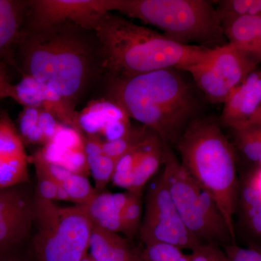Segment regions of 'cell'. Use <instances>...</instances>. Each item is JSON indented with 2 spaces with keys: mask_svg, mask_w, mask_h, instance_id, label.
<instances>
[{
  "mask_svg": "<svg viewBox=\"0 0 261 261\" xmlns=\"http://www.w3.org/2000/svg\"><path fill=\"white\" fill-rule=\"evenodd\" d=\"M18 42L23 74L56 92L72 108L105 75L94 31L59 23L25 30Z\"/></svg>",
  "mask_w": 261,
  "mask_h": 261,
  "instance_id": "cell-1",
  "label": "cell"
},
{
  "mask_svg": "<svg viewBox=\"0 0 261 261\" xmlns=\"http://www.w3.org/2000/svg\"><path fill=\"white\" fill-rule=\"evenodd\" d=\"M105 76L125 80L163 69L184 72L207 63L214 48L185 45L111 12L94 30Z\"/></svg>",
  "mask_w": 261,
  "mask_h": 261,
  "instance_id": "cell-2",
  "label": "cell"
},
{
  "mask_svg": "<svg viewBox=\"0 0 261 261\" xmlns=\"http://www.w3.org/2000/svg\"><path fill=\"white\" fill-rule=\"evenodd\" d=\"M181 70H156L125 80H108V99L163 142L177 144L198 107Z\"/></svg>",
  "mask_w": 261,
  "mask_h": 261,
  "instance_id": "cell-3",
  "label": "cell"
},
{
  "mask_svg": "<svg viewBox=\"0 0 261 261\" xmlns=\"http://www.w3.org/2000/svg\"><path fill=\"white\" fill-rule=\"evenodd\" d=\"M177 145L182 166L214 199L236 245L234 216L240 181L232 146L219 125L211 119L192 121Z\"/></svg>",
  "mask_w": 261,
  "mask_h": 261,
  "instance_id": "cell-4",
  "label": "cell"
},
{
  "mask_svg": "<svg viewBox=\"0 0 261 261\" xmlns=\"http://www.w3.org/2000/svg\"><path fill=\"white\" fill-rule=\"evenodd\" d=\"M116 11L153 25L180 44L211 49L224 45L222 23L214 2L118 0Z\"/></svg>",
  "mask_w": 261,
  "mask_h": 261,
  "instance_id": "cell-5",
  "label": "cell"
},
{
  "mask_svg": "<svg viewBox=\"0 0 261 261\" xmlns=\"http://www.w3.org/2000/svg\"><path fill=\"white\" fill-rule=\"evenodd\" d=\"M92 228L82 206L63 207L35 192L27 250L32 261H81L89 253Z\"/></svg>",
  "mask_w": 261,
  "mask_h": 261,
  "instance_id": "cell-6",
  "label": "cell"
},
{
  "mask_svg": "<svg viewBox=\"0 0 261 261\" xmlns=\"http://www.w3.org/2000/svg\"><path fill=\"white\" fill-rule=\"evenodd\" d=\"M162 175L173 203L190 233L202 244H233L224 217L214 199L187 173L163 142Z\"/></svg>",
  "mask_w": 261,
  "mask_h": 261,
  "instance_id": "cell-7",
  "label": "cell"
},
{
  "mask_svg": "<svg viewBox=\"0 0 261 261\" xmlns=\"http://www.w3.org/2000/svg\"><path fill=\"white\" fill-rule=\"evenodd\" d=\"M259 63L250 53L227 43L214 48L207 63L194 67L188 73L211 102L224 103Z\"/></svg>",
  "mask_w": 261,
  "mask_h": 261,
  "instance_id": "cell-8",
  "label": "cell"
},
{
  "mask_svg": "<svg viewBox=\"0 0 261 261\" xmlns=\"http://www.w3.org/2000/svg\"><path fill=\"white\" fill-rule=\"evenodd\" d=\"M139 230L145 246L154 243H168L182 250L193 251L202 244L184 224L162 173L149 187L145 215Z\"/></svg>",
  "mask_w": 261,
  "mask_h": 261,
  "instance_id": "cell-9",
  "label": "cell"
},
{
  "mask_svg": "<svg viewBox=\"0 0 261 261\" xmlns=\"http://www.w3.org/2000/svg\"><path fill=\"white\" fill-rule=\"evenodd\" d=\"M118 0H33L27 1L25 30L71 23L94 31L105 15L116 10Z\"/></svg>",
  "mask_w": 261,
  "mask_h": 261,
  "instance_id": "cell-10",
  "label": "cell"
},
{
  "mask_svg": "<svg viewBox=\"0 0 261 261\" xmlns=\"http://www.w3.org/2000/svg\"><path fill=\"white\" fill-rule=\"evenodd\" d=\"M35 190L30 181L0 189V250L27 246L32 236Z\"/></svg>",
  "mask_w": 261,
  "mask_h": 261,
  "instance_id": "cell-11",
  "label": "cell"
},
{
  "mask_svg": "<svg viewBox=\"0 0 261 261\" xmlns=\"http://www.w3.org/2000/svg\"><path fill=\"white\" fill-rule=\"evenodd\" d=\"M29 182L25 145L8 113L0 116V189Z\"/></svg>",
  "mask_w": 261,
  "mask_h": 261,
  "instance_id": "cell-12",
  "label": "cell"
},
{
  "mask_svg": "<svg viewBox=\"0 0 261 261\" xmlns=\"http://www.w3.org/2000/svg\"><path fill=\"white\" fill-rule=\"evenodd\" d=\"M224 105L221 121L224 126L233 129L249 121L261 106V70L250 73Z\"/></svg>",
  "mask_w": 261,
  "mask_h": 261,
  "instance_id": "cell-13",
  "label": "cell"
},
{
  "mask_svg": "<svg viewBox=\"0 0 261 261\" xmlns=\"http://www.w3.org/2000/svg\"><path fill=\"white\" fill-rule=\"evenodd\" d=\"M133 195L134 193L128 191L97 192L87 203L81 206L92 225L113 232L122 233L123 211Z\"/></svg>",
  "mask_w": 261,
  "mask_h": 261,
  "instance_id": "cell-14",
  "label": "cell"
},
{
  "mask_svg": "<svg viewBox=\"0 0 261 261\" xmlns=\"http://www.w3.org/2000/svg\"><path fill=\"white\" fill-rule=\"evenodd\" d=\"M240 227L248 245L261 247V189L249 173L240 182L238 209Z\"/></svg>",
  "mask_w": 261,
  "mask_h": 261,
  "instance_id": "cell-15",
  "label": "cell"
},
{
  "mask_svg": "<svg viewBox=\"0 0 261 261\" xmlns=\"http://www.w3.org/2000/svg\"><path fill=\"white\" fill-rule=\"evenodd\" d=\"M89 254L95 261H138L140 253L118 233L92 225Z\"/></svg>",
  "mask_w": 261,
  "mask_h": 261,
  "instance_id": "cell-16",
  "label": "cell"
},
{
  "mask_svg": "<svg viewBox=\"0 0 261 261\" xmlns=\"http://www.w3.org/2000/svg\"><path fill=\"white\" fill-rule=\"evenodd\" d=\"M32 161L39 163L45 169L67 194L69 202H73L75 205H84L98 192L87 176L70 172L64 168L47 162L39 151L34 154Z\"/></svg>",
  "mask_w": 261,
  "mask_h": 261,
  "instance_id": "cell-17",
  "label": "cell"
},
{
  "mask_svg": "<svg viewBox=\"0 0 261 261\" xmlns=\"http://www.w3.org/2000/svg\"><path fill=\"white\" fill-rule=\"evenodd\" d=\"M121 108L108 99L92 101L80 113V126L87 135H104L116 122L128 119Z\"/></svg>",
  "mask_w": 261,
  "mask_h": 261,
  "instance_id": "cell-18",
  "label": "cell"
},
{
  "mask_svg": "<svg viewBox=\"0 0 261 261\" xmlns=\"http://www.w3.org/2000/svg\"><path fill=\"white\" fill-rule=\"evenodd\" d=\"M222 27L228 43L256 58L255 51L261 36L260 16L247 15L228 19L222 22Z\"/></svg>",
  "mask_w": 261,
  "mask_h": 261,
  "instance_id": "cell-19",
  "label": "cell"
},
{
  "mask_svg": "<svg viewBox=\"0 0 261 261\" xmlns=\"http://www.w3.org/2000/svg\"><path fill=\"white\" fill-rule=\"evenodd\" d=\"M84 141L89 171L95 183L94 188L99 192L112 180L116 164L105 153L103 141L99 137L86 135L84 136Z\"/></svg>",
  "mask_w": 261,
  "mask_h": 261,
  "instance_id": "cell-20",
  "label": "cell"
},
{
  "mask_svg": "<svg viewBox=\"0 0 261 261\" xmlns=\"http://www.w3.org/2000/svg\"><path fill=\"white\" fill-rule=\"evenodd\" d=\"M27 9V2L0 0V55L18 41Z\"/></svg>",
  "mask_w": 261,
  "mask_h": 261,
  "instance_id": "cell-21",
  "label": "cell"
},
{
  "mask_svg": "<svg viewBox=\"0 0 261 261\" xmlns=\"http://www.w3.org/2000/svg\"><path fill=\"white\" fill-rule=\"evenodd\" d=\"M163 142L157 136L147 147L136 167L133 185L128 192L142 195L144 187L157 172L160 166L163 164Z\"/></svg>",
  "mask_w": 261,
  "mask_h": 261,
  "instance_id": "cell-22",
  "label": "cell"
},
{
  "mask_svg": "<svg viewBox=\"0 0 261 261\" xmlns=\"http://www.w3.org/2000/svg\"><path fill=\"white\" fill-rule=\"evenodd\" d=\"M232 130L238 148L249 161L257 164L261 159V120L250 118Z\"/></svg>",
  "mask_w": 261,
  "mask_h": 261,
  "instance_id": "cell-23",
  "label": "cell"
},
{
  "mask_svg": "<svg viewBox=\"0 0 261 261\" xmlns=\"http://www.w3.org/2000/svg\"><path fill=\"white\" fill-rule=\"evenodd\" d=\"M155 137L157 135L153 134L143 144L132 149L118 161L111 180L115 186L125 189L127 191L130 190L133 185L135 168L145 153L146 149Z\"/></svg>",
  "mask_w": 261,
  "mask_h": 261,
  "instance_id": "cell-24",
  "label": "cell"
},
{
  "mask_svg": "<svg viewBox=\"0 0 261 261\" xmlns=\"http://www.w3.org/2000/svg\"><path fill=\"white\" fill-rule=\"evenodd\" d=\"M43 84L28 75L23 74L21 80L16 84H12L8 97L23 107L42 108L44 100Z\"/></svg>",
  "mask_w": 261,
  "mask_h": 261,
  "instance_id": "cell-25",
  "label": "cell"
},
{
  "mask_svg": "<svg viewBox=\"0 0 261 261\" xmlns=\"http://www.w3.org/2000/svg\"><path fill=\"white\" fill-rule=\"evenodd\" d=\"M40 108L24 107L18 117V132L24 145H46L48 143L40 126Z\"/></svg>",
  "mask_w": 261,
  "mask_h": 261,
  "instance_id": "cell-26",
  "label": "cell"
},
{
  "mask_svg": "<svg viewBox=\"0 0 261 261\" xmlns=\"http://www.w3.org/2000/svg\"><path fill=\"white\" fill-rule=\"evenodd\" d=\"M37 174V185L35 192L37 195L45 200L53 201H67L69 202L68 195L53 179L39 163L33 161Z\"/></svg>",
  "mask_w": 261,
  "mask_h": 261,
  "instance_id": "cell-27",
  "label": "cell"
},
{
  "mask_svg": "<svg viewBox=\"0 0 261 261\" xmlns=\"http://www.w3.org/2000/svg\"><path fill=\"white\" fill-rule=\"evenodd\" d=\"M184 255L181 249L163 243L147 245L140 253L141 261H178Z\"/></svg>",
  "mask_w": 261,
  "mask_h": 261,
  "instance_id": "cell-28",
  "label": "cell"
},
{
  "mask_svg": "<svg viewBox=\"0 0 261 261\" xmlns=\"http://www.w3.org/2000/svg\"><path fill=\"white\" fill-rule=\"evenodd\" d=\"M142 195L134 194L126 208L123 211L122 217L123 231L127 237H132L140 229L141 215H142Z\"/></svg>",
  "mask_w": 261,
  "mask_h": 261,
  "instance_id": "cell-29",
  "label": "cell"
},
{
  "mask_svg": "<svg viewBox=\"0 0 261 261\" xmlns=\"http://www.w3.org/2000/svg\"><path fill=\"white\" fill-rule=\"evenodd\" d=\"M225 253L229 261H261V247L256 245H248L246 247L238 245L224 246Z\"/></svg>",
  "mask_w": 261,
  "mask_h": 261,
  "instance_id": "cell-30",
  "label": "cell"
},
{
  "mask_svg": "<svg viewBox=\"0 0 261 261\" xmlns=\"http://www.w3.org/2000/svg\"><path fill=\"white\" fill-rule=\"evenodd\" d=\"M192 261H229L224 250L216 244H202L192 251Z\"/></svg>",
  "mask_w": 261,
  "mask_h": 261,
  "instance_id": "cell-31",
  "label": "cell"
},
{
  "mask_svg": "<svg viewBox=\"0 0 261 261\" xmlns=\"http://www.w3.org/2000/svg\"><path fill=\"white\" fill-rule=\"evenodd\" d=\"M39 126L49 143L56 135L57 130L61 123H60L51 113L42 108H40V113H39Z\"/></svg>",
  "mask_w": 261,
  "mask_h": 261,
  "instance_id": "cell-32",
  "label": "cell"
},
{
  "mask_svg": "<svg viewBox=\"0 0 261 261\" xmlns=\"http://www.w3.org/2000/svg\"><path fill=\"white\" fill-rule=\"evenodd\" d=\"M0 261H32L27 246L1 249Z\"/></svg>",
  "mask_w": 261,
  "mask_h": 261,
  "instance_id": "cell-33",
  "label": "cell"
},
{
  "mask_svg": "<svg viewBox=\"0 0 261 261\" xmlns=\"http://www.w3.org/2000/svg\"><path fill=\"white\" fill-rule=\"evenodd\" d=\"M12 84L10 82L8 73L4 66L0 69V102L2 99L8 97Z\"/></svg>",
  "mask_w": 261,
  "mask_h": 261,
  "instance_id": "cell-34",
  "label": "cell"
},
{
  "mask_svg": "<svg viewBox=\"0 0 261 261\" xmlns=\"http://www.w3.org/2000/svg\"><path fill=\"white\" fill-rule=\"evenodd\" d=\"M255 57H256V58L257 60H258L259 62L261 63V36L260 40H259L258 45H257L256 51H255Z\"/></svg>",
  "mask_w": 261,
  "mask_h": 261,
  "instance_id": "cell-35",
  "label": "cell"
},
{
  "mask_svg": "<svg viewBox=\"0 0 261 261\" xmlns=\"http://www.w3.org/2000/svg\"><path fill=\"white\" fill-rule=\"evenodd\" d=\"M178 261H192V256L191 254H185L183 257L181 258H180Z\"/></svg>",
  "mask_w": 261,
  "mask_h": 261,
  "instance_id": "cell-36",
  "label": "cell"
},
{
  "mask_svg": "<svg viewBox=\"0 0 261 261\" xmlns=\"http://www.w3.org/2000/svg\"><path fill=\"white\" fill-rule=\"evenodd\" d=\"M251 118H257V119L261 120V106Z\"/></svg>",
  "mask_w": 261,
  "mask_h": 261,
  "instance_id": "cell-37",
  "label": "cell"
},
{
  "mask_svg": "<svg viewBox=\"0 0 261 261\" xmlns=\"http://www.w3.org/2000/svg\"><path fill=\"white\" fill-rule=\"evenodd\" d=\"M81 261H95V260H94V259L92 258V256H91V255H89V254L88 253Z\"/></svg>",
  "mask_w": 261,
  "mask_h": 261,
  "instance_id": "cell-38",
  "label": "cell"
},
{
  "mask_svg": "<svg viewBox=\"0 0 261 261\" xmlns=\"http://www.w3.org/2000/svg\"><path fill=\"white\" fill-rule=\"evenodd\" d=\"M3 65L1 64V63H0V69H1L2 68H3Z\"/></svg>",
  "mask_w": 261,
  "mask_h": 261,
  "instance_id": "cell-39",
  "label": "cell"
},
{
  "mask_svg": "<svg viewBox=\"0 0 261 261\" xmlns=\"http://www.w3.org/2000/svg\"><path fill=\"white\" fill-rule=\"evenodd\" d=\"M138 261H141V259L140 258V260H139Z\"/></svg>",
  "mask_w": 261,
  "mask_h": 261,
  "instance_id": "cell-40",
  "label": "cell"
}]
</instances>
